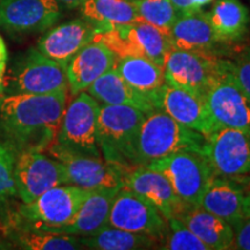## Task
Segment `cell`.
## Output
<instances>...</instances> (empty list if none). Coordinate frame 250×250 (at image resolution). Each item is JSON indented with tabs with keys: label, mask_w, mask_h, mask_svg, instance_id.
Wrapping results in <instances>:
<instances>
[{
	"label": "cell",
	"mask_w": 250,
	"mask_h": 250,
	"mask_svg": "<svg viewBox=\"0 0 250 250\" xmlns=\"http://www.w3.org/2000/svg\"><path fill=\"white\" fill-rule=\"evenodd\" d=\"M123 187L147 199L166 219L176 218L189 205L176 195L164 173L147 166H137L127 171Z\"/></svg>",
	"instance_id": "17"
},
{
	"label": "cell",
	"mask_w": 250,
	"mask_h": 250,
	"mask_svg": "<svg viewBox=\"0 0 250 250\" xmlns=\"http://www.w3.org/2000/svg\"><path fill=\"white\" fill-rule=\"evenodd\" d=\"M6 72V65H1L0 66V95L4 92V78Z\"/></svg>",
	"instance_id": "39"
},
{
	"label": "cell",
	"mask_w": 250,
	"mask_h": 250,
	"mask_svg": "<svg viewBox=\"0 0 250 250\" xmlns=\"http://www.w3.org/2000/svg\"><path fill=\"white\" fill-rule=\"evenodd\" d=\"M213 0H171L179 14L202 9L204 6L208 5Z\"/></svg>",
	"instance_id": "35"
},
{
	"label": "cell",
	"mask_w": 250,
	"mask_h": 250,
	"mask_svg": "<svg viewBox=\"0 0 250 250\" xmlns=\"http://www.w3.org/2000/svg\"><path fill=\"white\" fill-rule=\"evenodd\" d=\"M7 230V236L15 246L27 250H76L83 248L79 236L51 233L26 225H18Z\"/></svg>",
	"instance_id": "28"
},
{
	"label": "cell",
	"mask_w": 250,
	"mask_h": 250,
	"mask_svg": "<svg viewBox=\"0 0 250 250\" xmlns=\"http://www.w3.org/2000/svg\"><path fill=\"white\" fill-rule=\"evenodd\" d=\"M92 190L74 184H62L43 192L30 203L18 208L20 224L43 230L64 226L73 219Z\"/></svg>",
	"instance_id": "6"
},
{
	"label": "cell",
	"mask_w": 250,
	"mask_h": 250,
	"mask_svg": "<svg viewBox=\"0 0 250 250\" xmlns=\"http://www.w3.org/2000/svg\"><path fill=\"white\" fill-rule=\"evenodd\" d=\"M114 67L130 86L148 95L156 96L158 90L166 83L164 67L143 56L117 57Z\"/></svg>",
	"instance_id": "26"
},
{
	"label": "cell",
	"mask_w": 250,
	"mask_h": 250,
	"mask_svg": "<svg viewBox=\"0 0 250 250\" xmlns=\"http://www.w3.org/2000/svg\"><path fill=\"white\" fill-rule=\"evenodd\" d=\"M168 37L171 46L183 50L212 51L220 43L211 26L208 12L202 9L180 14L171 26Z\"/></svg>",
	"instance_id": "22"
},
{
	"label": "cell",
	"mask_w": 250,
	"mask_h": 250,
	"mask_svg": "<svg viewBox=\"0 0 250 250\" xmlns=\"http://www.w3.org/2000/svg\"><path fill=\"white\" fill-rule=\"evenodd\" d=\"M7 62V49H6V44L2 40L1 35H0V66L1 65H6Z\"/></svg>",
	"instance_id": "36"
},
{
	"label": "cell",
	"mask_w": 250,
	"mask_h": 250,
	"mask_svg": "<svg viewBox=\"0 0 250 250\" xmlns=\"http://www.w3.org/2000/svg\"><path fill=\"white\" fill-rule=\"evenodd\" d=\"M234 241L232 249L250 250V215H243L232 225Z\"/></svg>",
	"instance_id": "34"
},
{
	"label": "cell",
	"mask_w": 250,
	"mask_h": 250,
	"mask_svg": "<svg viewBox=\"0 0 250 250\" xmlns=\"http://www.w3.org/2000/svg\"><path fill=\"white\" fill-rule=\"evenodd\" d=\"M144 166L164 173L176 195L189 205H199L214 176L210 162L199 152H179Z\"/></svg>",
	"instance_id": "9"
},
{
	"label": "cell",
	"mask_w": 250,
	"mask_h": 250,
	"mask_svg": "<svg viewBox=\"0 0 250 250\" xmlns=\"http://www.w3.org/2000/svg\"><path fill=\"white\" fill-rule=\"evenodd\" d=\"M100 104L129 105L144 112L155 110V96L134 89L122 79L115 67L95 80L86 90Z\"/></svg>",
	"instance_id": "21"
},
{
	"label": "cell",
	"mask_w": 250,
	"mask_h": 250,
	"mask_svg": "<svg viewBox=\"0 0 250 250\" xmlns=\"http://www.w3.org/2000/svg\"><path fill=\"white\" fill-rule=\"evenodd\" d=\"M83 248L95 250H140L155 249L159 243L144 234L127 232L121 228L107 226L89 236H80Z\"/></svg>",
	"instance_id": "29"
},
{
	"label": "cell",
	"mask_w": 250,
	"mask_h": 250,
	"mask_svg": "<svg viewBox=\"0 0 250 250\" xmlns=\"http://www.w3.org/2000/svg\"><path fill=\"white\" fill-rule=\"evenodd\" d=\"M121 188L92 190L73 219L64 226L46 230L74 236H89L109 226V214L115 196Z\"/></svg>",
	"instance_id": "20"
},
{
	"label": "cell",
	"mask_w": 250,
	"mask_h": 250,
	"mask_svg": "<svg viewBox=\"0 0 250 250\" xmlns=\"http://www.w3.org/2000/svg\"><path fill=\"white\" fill-rule=\"evenodd\" d=\"M14 164L15 151L6 142H0V201L17 196Z\"/></svg>",
	"instance_id": "32"
},
{
	"label": "cell",
	"mask_w": 250,
	"mask_h": 250,
	"mask_svg": "<svg viewBox=\"0 0 250 250\" xmlns=\"http://www.w3.org/2000/svg\"><path fill=\"white\" fill-rule=\"evenodd\" d=\"M245 190L230 177L213 176L203 193L199 206L233 225L245 215Z\"/></svg>",
	"instance_id": "24"
},
{
	"label": "cell",
	"mask_w": 250,
	"mask_h": 250,
	"mask_svg": "<svg viewBox=\"0 0 250 250\" xmlns=\"http://www.w3.org/2000/svg\"><path fill=\"white\" fill-rule=\"evenodd\" d=\"M48 152L50 156L65 167L68 184H74L87 190L122 188L125 175L131 170L103 158L68 151L56 143L50 146Z\"/></svg>",
	"instance_id": "10"
},
{
	"label": "cell",
	"mask_w": 250,
	"mask_h": 250,
	"mask_svg": "<svg viewBox=\"0 0 250 250\" xmlns=\"http://www.w3.org/2000/svg\"><path fill=\"white\" fill-rule=\"evenodd\" d=\"M235 80L250 101V46L243 50L235 62H232Z\"/></svg>",
	"instance_id": "33"
},
{
	"label": "cell",
	"mask_w": 250,
	"mask_h": 250,
	"mask_svg": "<svg viewBox=\"0 0 250 250\" xmlns=\"http://www.w3.org/2000/svg\"><path fill=\"white\" fill-rule=\"evenodd\" d=\"M146 112L129 105L101 104L98 143L102 158L126 169L137 167L136 143Z\"/></svg>",
	"instance_id": "3"
},
{
	"label": "cell",
	"mask_w": 250,
	"mask_h": 250,
	"mask_svg": "<svg viewBox=\"0 0 250 250\" xmlns=\"http://www.w3.org/2000/svg\"><path fill=\"white\" fill-rule=\"evenodd\" d=\"M156 109L165 111L180 124L208 137L215 127L204 96L165 83L155 96Z\"/></svg>",
	"instance_id": "15"
},
{
	"label": "cell",
	"mask_w": 250,
	"mask_h": 250,
	"mask_svg": "<svg viewBox=\"0 0 250 250\" xmlns=\"http://www.w3.org/2000/svg\"><path fill=\"white\" fill-rule=\"evenodd\" d=\"M203 96L215 131L224 127L250 129V101L235 80L232 62L223 59Z\"/></svg>",
	"instance_id": "4"
},
{
	"label": "cell",
	"mask_w": 250,
	"mask_h": 250,
	"mask_svg": "<svg viewBox=\"0 0 250 250\" xmlns=\"http://www.w3.org/2000/svg\"><path fill=\"white\" fill-rule=\"evenodd\" d=\"M62 17L56 0H0V27L15 34L49 29Z\"/></svg>",
	"instance_id": "16"
},
{
	"label": "cell",
	"mask_w": 250,
	"mask_h": 250,
	"mask_svg": "<svg viewBox=\"0 0 250 250\" xmlns=\"http://www.w3.org/2000/svg\"><path fill=\"white\" fill-rule=\"evenodd\" d=\"M80 8L83 18L101 29L143 21L132 0H85Z\"/></svg>",
	"instance_id": "27"
},
{
	"label": "cell",
	"mask_w": 250,
	"mask_h": 250,
	"mask_svg": "<svg viewBox=\"0 0 250 250\" xmlns=\"http://www.w3.org/2000/svg\"><path fill=\"white\" fill-rule=\"evenodd\" d=\"M168 228L158 249L164 250H210L180 219H167Z\"/></svg>",
	"instance_id": "31"
},
{
	"label": "cell",
	"mask_w": 250,
	"mask_h": 250,
	"mask_svg": "<svg viewBox=\"0 0 250 250\" xmlns=\"http://www.w3.org/2000/svg\"><path fill=\"white\" fill-rule=\"evenodd\" d=\"M223 59L212 51L183 50L171 46L166 57V83L204 95L206 87L220 67Z\"/></svg>",
	"instance_id": "14"
},
{
	"label": "cell",
	"mask_w": 250,
	"mask_h": 250,
	"mask_svg": "<svg viewBox=\"0 0 250 250\" xmlns=\"http://www.w3.org/2000/svg\"><path fill=\"white\" fill-rule=\"evenodd\" d=\"M243 212L246 215H250V191L246 193L245 202H243Z\"/></svg>",
	"instance_id": "38"
},
{
	"label": "cell",
	"mask_w": 250,
	"mask_h": 250,
	"mask_svg": "<svg viewBox=\"0 0 250 250\" xmlns=\"http://www.w3.org/2000/svg\"><path fill=\"white\" fill-rule=\"evenodd\" d=\"M68 90L66 67L37 48L17 59L4 78V92L9 94H46Z\"/></svg>",
	"instance_id": "5"
},
{
	"label": "cell",
	"mask_w": 250,
	"mask_h": 250,
	"mask_svg": "<svg viewBox=\"0 0 250 250\" xmlns=\"http://www.w3.org/2000/svg\"><path fill=\"white\" fill-rule=\"evenodd\" d=\"M203 154L215 176L239 177L250 173V129L224 127L206 137Z\"/></svg>",
	"instance_id": "13"
},
{
	"label": "cell",
	"mask_w": 250,
	"mask_h": 250,
	"mask_svg": "<svg viewBox=\"0 0 250 250\" xmlns=\"http://www.w3.org/2000/svg\"><path fill=\"white\" fill-rule=\"evenodd\" d=\"M56 1H58L59 4L67 6V7L74 8V7H80L81 4H83L85 0H56Z\"/></svg>",
	"instance_id": "37"
},
{
	"label": "cell",
	"mask_w": 250,
	"mask_h": 250,
	"mask_svg": "<svg viewBox=\"0 0 250 250\" xmlns=\"http://www.w3.org/2000/svg\"><path fill=\"white\" fill-rule=\"evenodd\" d=\"M94 40L107 45L117 57L143 56L161 67L171 48L167 34L145 21L103 28Z\"/></svg>",
	"instance_id": "8"
},
{
	"label": "cell",
	"mask_w": 250,
	"mask_h": 250,
	"mask_svg": "<svg viewBox=\"0 0 250 250\" xmlns=\"http://www.w3.org/2000/svg\"><path fill=\"white\" fill-rule=\"evenodd\" d=\"M208 14L220 43L241 41L248 34L250 14L240 0H217Z\"/></svg>",
	"instance_id": "25"
},
{
	"label": "cell",
	"mask_w": 250,
	"mask_h": 250,
	"mask_svg": "<svg viewBox=\"0 0 250 250\" xmlns=\"http://www.w3.org/2000/svg\"><path fill=\"white\" fill-rule=\"evenodd\" d=\"M101 28L88 20L77 19L59 24L44 34L37 44V50L64 67L83 46L92 42Z\"/></svg>",
	"instance_id": "18"
},
{
	"label": "cell",
	"mask_w": 250,
	"mask_h": 250,
	"mask_svg": "<svg viewBox=\"0 0 250 250\" xmlns=\"http://www.w3.org/2000/svg\"><path fill=\"white\" fill-rule=\"evenodd\" d=\"M206 136L180 124L160 109L147 112L140 124L136 143L137 166L179 152H203Z\"/></svg>",
	"instance_id": "2"
},
{
	"label": "cell",
	"mask_w": 250,
	"mask_h": 250,
	"mask_svg": "<svg viewBox=\"0 0 250 250\" xmlns=\"http://www.w3.org/2000/svg\"><path fill=\"white\" fill-rule=\"evenodd\" d=\"M67 105V90L9 94L0 100V132L18 152H43L55 143Z\"/></svg>",
	"instance_id": "1"
},
{
	"label": "cell",
	"mask_w": 250,
	"mask_h": 250,
	"mask_svg": "<svg viewBox=\"0 0 250 250\" xmlns=\"http://www.w3.org/2000/svg\"><path fill=\"white\" fill-rule=\"evenodd\" d=\"M140 19L151 23L168 35L171 26L179 17L171 0H132Z\"/></svg>",
	"instance_id": "30"
},
{
	"label": "cell",
	"mask_w": 250,
	"mask_h": 250,
	"mask_svg": "<svg viewBox=\"0 0 250 250\" xmlns=\"http://www.w3.org/2000/svg\"><path fill=\"white\" fill-rule=\"evenodd\" d=\"M210 250L232 249L234 232L232 225L199 205H188L176 217Z\"/></svg>",
	"instance_id": "23"
},
{
	"label": "cell",
	"mask_w": 250,
	"mask_h": 250,
	"mask_svg": "<svg viewBox=\"0 0 250 250\" xmlns=\"http://www.w3.org/2000/svg\"><path fill=\"white\" fill-rule=\"evenodd\" d=\"M109 226L144 234L160 243L167 232L168 223L152 203L132 190L122 187L111 204Z\"/></svg>",
	"instance_id": "12"
},
{
	"label": "cell",
	"mask_w": 250,
	"mask_h": 250,
	"mask_svg": "<svg viewBox=\"0 0 250 250\" xmlns=\"http://www.w3.org/2000/svg\"><path fill=\"white\" fill-rule=\"evenodd\" d=\"M117 56L100 41L93 40L71 59L66 66L68 90L72 96L86 92L100 77L115 66Z\"/></svg>",
	"instance_id": "19"
},
{
	"label": "cell",
	"mask_w": 250,
	"mask_h": 250,
	"mask_svg": "<svg viewBox=\"0 0 250 250\" xmlns=\"http://www.w3.org/2000/svg\"><path fill=\"white\" fill-rule=\"evenodd\" d=\"M14 181L17 196L30 203L43 192L62 184H68L65 167L52 156L42 152L15 153Z\"/></svg>",
	"instance_id": "11"
},
{
	"label": "cell",
	"mask_w": 250,
	"mask_h": 250,
	"mask_svg": "<svg viewBox=\"0 0 250 250\" xmlns=\"http://www.w3.org/2000/svg\"><path fill=\"white\" fill-rule=\"evenodd\" d=\"M100 108L87 92L77 94L65 108L55 143L68 151L102 158L98 143Z\"/></svg>",
	"instance_id": "7"
}]
</instances>
